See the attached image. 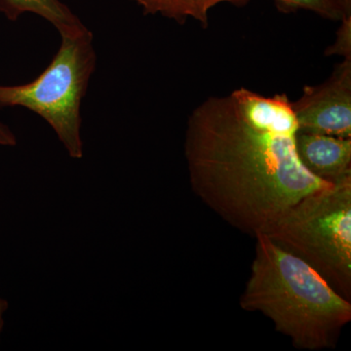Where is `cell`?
Listing matches in <instances>:
<instances>
[{"instance_id":"cell-1","label":"cell","mask_w":351,"mask_h":351,"mask_svg":"<svg viewBox=\"0 0 351 351\" xmlns=\"http://www.w3.org/2000/svg\"><path fill=\"white\" fill-rule=\"evenodd\" d=\"M298 132L286 94L239 88L209 97L191 112L184 135L193 193L240 232H265L302 197L332 184L300 161Z\"/></svg>"},{"instance_id":"cell-2","label":"cell","mask_w":351,"mask_h":351,"mask_svg":"<svg viewBox=\"0 0 351 351\" xmlns=\"http://www.w3.org/2000/svg\"><path fill=\"white\" fill-rule=\"evenodd\" d=\"M255 258L239 304L261 313L295 348H334L351 320V302L339 295L319 272L295 254L258 232Z\"/></svg>"},{"instance_id":"cell-3","label":"cell","mask_w":351,"mask_h":351,"mask_svg":"<svg viewBox=\"0 0 351 351\" xmlns=\"http://www.w3.org/2000/svg\"><path fill=\"white\" fill-rule=\"evenodd\" d=\"M262 233L351 301V176L304 196Z\"/></svg>"},{"instance_id":"cell-4","label":"cell","mask_w":351,"mask_h":351,"mask_svg":"<svg viewBox=\"0 0 351 351\" xmlns=\"http://www.w3.org/2000/svg\"><path fill=\"white\" fill-rule=\"evenodd\" d=\"M94 38L88 27L61 36L47 68L22 85H0V108L21 107L36 113L55 132L69 157L82 159V106L97 66Z\"/></svg>"},{"instance_id":"cell-5","label":"cell","mask_w":351,"mask_h":351,"mask_svg":"<svg viewBox=\"0 0 351 351\" xmlns=\"http://www.w3.org/2000/svg\"><path fill=\"white\" fill-rule=\"evenodd\" d=\"M292 108L299 132L351 138V59L337 64L324 82L304 87Z\"/></svg>"},{"instance_id":"cell-6","label":"cell","mask_w":351,"mask_h":351,"mask_svg":"<svg viewBox=\"0 0 351 351\" xmlns=\"http://www.w3.org/2000/svg\"><path fill=\"white\" fill-rule=\"evenodd\" d=\"M295 149L304 167L322 181L351 176V138L298 132Z\"/></svg>"},{"instance_id":"cell-7","label":"cell","mask_w":351,"mask_h":351,"mask_svg":"<svg viewBox=\"0 0 351 351\" xmlns=\"http://www.w3.org/2000/svg\"><path fill=\"white\" fill-rule=\"evenodd\" d=\"M0 13L13 22L24 14H34L50 23L60 36L86 27L62 0H0Z\"/></svg>"},{"instance_id":"cell-8","label":"cell","mask_w":351,"mask_h":351,"mask_svg":"<svg viewBox=\"0 0 351 351\" xmlns=\"http://www.w3.org/2000/svg\"><path fill=\"white\" fill-rule=\"evenodd\" d=\"M149 15L162 16L167 19L184 24L193 19L203 27L209 25V13L215 6L221 3L241 5L248 0H132Z\"/></svg>"},{"instance_id":"cell-9","label":"cell","mask_w":351,"mask_h":351,"mask_svg":"<svg viewBox=\"0 0 351 351\" xmlns=\"http://www.w3.org/2000/svg\"><path fill=\"white\" fill-rule=\"evenodd\" d=\"M284 8L311 11L324 19L341 21L348 15L339 3V0H276Z\"/></svg>"},{"instance_id":"cell-10","label":"cell","mask_w":351,"mask_h":351,"mask_svg":"<svg viewBox=\"0 0 351 351\" xmlns=\"http://www.w3.org/2000/svg\"><path fill=\"white\" fill-rule=\"evenodd\" d=\"M325 56H341L343 59H351V14L341 20L334 43L328 46Z\"/></svg>"},{"instance_id":"cell-11","label":"cell","mask_w":351,"mask_h":351,"mask_svg":"<svg viewBox=\"0 0 351 351\" xmlns=\"http://www.w3.org/2000/svg\"><path fill=\"white\" fill-rule=\"evenodd\" d=\"M18 141L15 134L5 124L0 122V145L2 147H15Z\"/></svg>"},{"instance_id":"cell-12","label":"cell","mask_w":351,"mask_h":351,"mask_svg":"<svg viewBox=\"0 0 351 351\" xmlns=\"http://www.w3.org/2000/svg\"><path fill=\"white\" fill-rule=\"evenodd\" d=\"M8 302L5 299L0 298V341H1V335L3 332L4 325H5V314L8 311Z\"/></svg>"},{"instance_id":"cell-13","label":"cell","mask_w":351,"mask_h":351,"mask_svg":"<svg viewBox=\"0 0 351 351\" xmlns=\"http://www.w3.org/2000/svg\"><path fill=\"white\" fill-rule=\"evenodd\" d=\"M339 2L346 13L351 14V0H339Z\"/></svg>"}]
</instances>
